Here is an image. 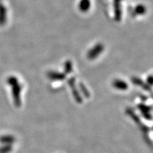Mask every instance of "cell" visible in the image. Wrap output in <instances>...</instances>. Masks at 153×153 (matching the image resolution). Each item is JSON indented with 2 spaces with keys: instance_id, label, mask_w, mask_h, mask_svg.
I'll return each mask as SVG.
<instances>
[{
  "instance_id": "3",
  "label": "cell",
  "mask_w": 153,
  "mask_h": 153,
  "mask_svg": "<svg viewBox=\"0 0 153 153\" xmlns=\"http://www.w3.org/2000/svg\"><path fill=\"white\" fill-rule=\"evenodd\" d=\"M121 0H114V4H115V8H116V10L117 12V14L119 13V10H120V2Z\"/></svg>"
},
{
  "instance_id": "1",
  "label": "cell",
  "mask_w": 153,
  "mask_h": 153,
  "mask_svg": "<svg viewBox=\"0 0 153 153\" xmlns=\"http://www.w3.org/2000/svg\"><path fill=\"white\" fill-rule=\"evenodd\" d=\"M79 6L81 11H88L91 7V1L90 0H80Z\"/></svg>"
},
{
  "instance_id": "2",
  "label": "cell",
  "mask_w": 153,
  "mask_h": 153,
  "mask_svg": "<svg viewBox=\"0 0 153 153\" xmlns=\"http://www.w3.org/2000/svg\"><path fill=\"white\" fill-rule=\"evenodd\" d=\"M135 12L138 14L144 13L146 12V8L143 5H142V4H139V5L137 6V7L135 8Z\"/></svg>"
}]
</instances>
